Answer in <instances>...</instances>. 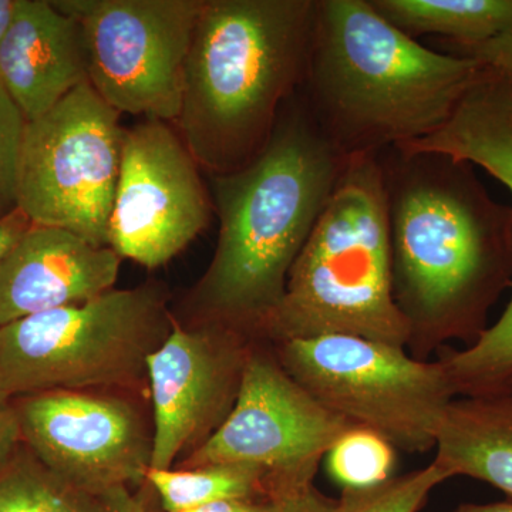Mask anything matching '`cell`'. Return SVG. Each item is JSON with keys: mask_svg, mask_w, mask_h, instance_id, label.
Returning a JSON list of instances; mask_svg holds the SVG:
<instances>
[{"mask_svg": "<svg viewBox=\"0 0 512 512\" xmlns=\"http://www.w3.org/2000/svg\"><path fill=\"white\" fill-rule=\"evenodd\" d=\"M377 157L410 356L429 360L448 340L471 345L512 286V207L491 198L467 161L400 147Z\"/></svg>", "mask_w": 512, "mask_h": 512, "instance_id": "1", "label": "cell"}, {"mask_svg": "<svg viewBox=\"0 0 512 512\" xmlns=\"http://www.w3.org/2000/svg\"><path fill=\"white\" fill-rule=\"evenodd\" d=\"M349 161L298 92L252 163L235 173L208 175L220 235L187 299L192 323H222L258 338Z\"/></svg>", "mask_w": 512, "mask_h": 512, "instance_id": "2", "label": "cell"}, {"mask_svg": "<svg viewBox=\"0 0 512 512\" xmlns=\"http://www.w3.org/2000/svg\"><path fill=\"white\" fill-rule=\"evenodd\" d=\"M480 70L404 35L370 0H318L299 94L340 153L379 156L436 133Z\"/></svg>", "mask_w": 512, "mask_h": 512, "instance_id": "3", "label": "cell"}, {"mask_svg": "<svg viewBox=\"0 0 512 512\" xmlns=\"http://www.w3.org/2000/svg\"><path fill=\"white\" fill-rule=\"evenodd\" d=\"M318 0H204L185 62L174 127L201 170L255 160L301 89Z\"/></svg>", "mask_w": 512, "mask_h": 512, "instance_id": "4", "label": "cell"}, {"mask_svg": "<svg viewBox=\"0 0 512 512\" xmlns=\"http://www.w3.org/2000/svg\"><path fill=\"white\" fill-rule=\"evenodd\" d=\"M328 335L406 350L409 345V326L394 302L389 220L377 156L350 157L258 339L276 345Z\"/></svg>", "mask_w": 512, "mask_h": 512, "instance_id": "5", "label": "cell"}, {"mask_svg": "<svg viewBox=\"0 0 512 512\" xmlns=\"http://www.w3.org/2000/svg\"><path fill=\"white\" fill-rule=\"evenodd\" d=\"M158 282L111 289L82 305L0 328V389L12 399L52 390L136 392L148 357L173 329Z\"/></svg>", "mask_w": 512, "mask_h": 512, "instance_id": "6", "label": "cell"}, {"mask_svg": "<svg viewBox=\"0 0 512 512\" xmlns=\"http://www.w3.org/2000/svg\"><path fill=\"white\" fill-rule=\"evenodd\" d=\"M272 346L286 372L330 412L375 431L397 451L436 448L444 414L458 397L440 357L417 360L406 349L345 335Z\"/></svg>", "mask_w": 512, "mask_h": 512, "instance_id": "7", "label": "cell"}, {"mask_svg": "<svg viewBox=\"0 0 512 512\" xmlns=\"http://www.w3.org/2000/svg\"><path fill=\"white\" fill-rule=\"evenodd\" d=\"M120 117L87 82L26 123L18 210L30 224L66 229L109 247L126 130Z\"/></svg>", "mask_w": 512, "mask_h": 512, "instance_id": "8", "label": "cell"}, {"mask_svg": "<svg viewBox=\"0 0 512 512\" xmlns=\"http://www.w3.org/2000/svg\"><path fill=\"white\" fill-rule=\"evenodd\" d=\"M82 26L89 83L119 113L174 124L204 0H53Z\"/></svg>", "mask_w": 512, "mask_h": 512, "instance_id": "9", "label": "cell"}, {"mask_svg": "<svg viewBox=\"0 0 512 512\" xmlns=\"http://www.w3.org/2000/svg\"><path fill=\"white\" fill-rule=\"evenodd\" d=\"M353 426L306 392L281 365L274 346L256 338L231 413L174 468L241 464L313 483L329 448Z\"/></svg>", "mask_w": 512, "mask_h": 512, "instance_id": "10", "label": "cell"}, {"mask_svg": "<svg viewBox=\"0 0 512 512\" xmlns=\"http://www.w3.org/2000/svg\"><path fill=\"white\" fill-rule=\"evenodd\" d=\"M171 123L140 121L124 130L109 247L147 269L167 265L211 222L201 167Z\"/></svg>", "mask_w": 512, "mask_h": 512, "instance_id": "11", "label": "cell"}, {"mask_svg": "<svg viewBox=\"0 0 512 512\" xmlns=\"http://www.w3.org/2000/svg\"><path fill=\"white\" fill-rule=\"evenodd\" d=\"M119 392L52 390L15 399L22 444L55 476L99 498L146 481L153 426Z\"/></svg>", "mask_w": 512, "mask_h": 512, "instance_id": "12", "label": "cell"}, {"mask_svg": "<svg viewBox=\"0 0 512 512\" xmlns=\"http://www.w3.org/2000/svg\"><path fill=\"white\" fill-rule=\"evenodd\" d=\"M255 336L222 323L184 325L147 362L153 402L150 468H174L215 433L231 413Z\"/></svg>", "mask_w": 512, "mask_h": 512, "instance_id": "13", "label": "cell"}, {"mask_svg": "<svg viewBox=\"0 0 512 512\" xmlns=\"http://www.w3.org/2000/svg\"><path fill=\"white\" fill-rule=\"evenodd\" d=\"M439 151L478 165L512 195V73L481 64L450 120L436 133L402 146ZM458 396L512 392V296L476 342L441 355Z\"/></svg>", "mask_w": 512, "mask_h": 512, "instance_id": "14", "label": "cell"}, {"mask_svg": "<svg viewBox=\"0 0 512 512\" xmlns=\"http://www.w3.org/2000/svg\"><path fill=\"white\" fill-rule=\"evenodd\" d=\"M120 265L110 247L66 229L30 225L0 262V328L92 301L114 289Z\"/></svg>", "mask_w": 512, "mask_h": 512, "instance_id": "15", "label": "cell"}, {"mask_svg": "<svg viewBox=\"0 0 512 512\" xmlns=\"http://www.w3.org/2000/svg\"><path fill=\"white\" fill-rule=\"evenodd\" d=\"M87 82L89 62L79 22L53 0H16L0 42V86L26 121L43 116Z\"/></svg>", "mask_w": 512, "mask_h": 512, "instance_id": "16", "label": "cell"}, {"mask_svg": "<svg viewBox=\"0 0 512 512\" xmlns=\"http://www.w3.org/2000/svg\"><path fill=\"white\" fill-rule=\"evenodd\" d=\"M436 457L451 478L484 481L512 500V392L456 397L437 437Z\"/></svg>", "mask_w": 512, "mask_h": 512, "instance_id": "17", "label": "cell"}, {"mask_svg": "<svg viewBox=\"0 0 512 512\" xmlns=\"http://www.w3.org/2000/svg\"><path fill=\"white\" fill-rule=\"evenodd\" d=\"M404 35L443 36L460 45L487 42L512 32V0H370Z\"/></svg>", "mask_w": 512, "mask_h": 512, "instance_id": "18", "label": "cell"}, {"mask_svg": "<svg viewBox=\"0 0 512 512\" xmlns=\"http://www.w3.org/2000/svg\"><path fill=\"white\" fill-rule=\"evenodd\" d=\"M146 481L157 491L165 512H187L235 498L313 487V483L284 480L262 468L241 464L148 468Z\"/></svg>", "mask_w": 512, "mask_h": 512, "instance_id": "19", "label": "cell"}, {"mask_svg": "<svg viewBox=\"0 0 512 512\" xmlns=\"http://www.w3.org/2000/svg\"><path fill=\"white\" fill-rule=\"evenodd\" d=\"M0 512H100V507L20 446L0 470Z\"/></svg>", "mask_w": 512, "mask_h": 512, "instance_id": "20", "label": "cell"}, {"mask_svg": "<svg viewBox=\"0 0 512 512\" xmlns=\"http://www.w3.org/2000/svg\"><path fill=\"white\" fill-rule=\"evenodd\" d=\"M396 451L375 431L353 426L329 448L326 468L343 490L370 487L394 476Z\"/></svg>", "mask_w": 512, "mask_h": 512, "instance_id": "21", "label": "cell"}, {"mask_svg": "<svg viewBox=\"0 0 512 512\" xmlns=\"http://www.w3.org/2000/svg\"><path fill=\"white\" fill-rule=\"evenodd\" d=\"M450 478L446 468L433 460L429 466L383 483L345 488L329 512H419L431 491Z\"/></svg>", "mask_w": 512, "mask_h": 512, "instance_id": "22", "label": "cell"}, {"mask_svg": "<svg viewBox=\"0 0 512 512\" xmlns=\"http://www.w3.org/2000/svg\"><path fill=\"white\" fill-rule=\"evenodd\" d=\"M25 116L0 86V220L18 211L20 153Z\"/></svg>", "mask_w": 512, "mask_h": 512, "instance_id": "23", "label": "cell"}, {"mask_svg": "<svg viewBox=\"0 0 512 512\" xmlns=\"http://www.w3.org/2000/svg\"><path fill=\"white\" fill-rule=\"evenodd\" d=\"M333 503L335 500H330L313 485L306 490L220 501L187 512H329Z\"/></svg>", "mask_w": 512, "mask_h": 512, "instance_id": "24", "label": "cell"}, {"mask_svg": "<svg viewBox=\"0 0 512 512\" xmlns=\"http://www.w3.org/2000/svg\"><path fill=\"white\" fill-rule=\"evenodd\" d=\"M443 46L450 55L466 57L484 66L512 73V32L473 45H460L444 40Z\"/></svg>", "mask_w": 512, "mask_h": 512, "instance_id": "25", "label": "cell"}, {"mask_svg": "<svg viewBox=\"0 0 512 512\" xmlns=\"http://www.w3.org/2000/svg\"><path fill=\"white\" fill-rule=\"evenodd\" d=\"M22 446V436L15 399L0 389V470L12 460Z\"/></svg>", "mask_w": 512, "mask_h": 512, "instance_id": "26", "label": "cell"}, {"mask_svg": "<svg viewBox=\"0 0 512 512\" xmlns=\"http://www.w3.org/2000/svg\"><path fill=\"white\" fill-rule=\"evenodd\" d=\"M30 225L32 224L28 218L19 210L0 220V262L18 244L19 239L28 231Z\"/></svg>", "mask_w": 512, "mask_h": 512, "instance_id": "27", "label": "cell"}, {"mask_svg": "<svg viewBox=\"0 0 512 512\" xmlns=\"http://www.w3.org/2000/svg\"><path fill=\"white\" fill-rule=\"evenodd\" d=\"M100 512H148L141 501L131 493L130 488H114L97 498Z\"/></svg>", "mask_w": 512, "mask_h": 512, "instance_id": "28", "label": "cell"}, {"mask_svg": "<svg viewBox=\"0 0 512 512\" xmlns=\"http://www.w3.org/2000/svg\"><path fill=\"white\" fill-rule=\"evenodd\" d=\"M454 512H512V500L491 504H461Z\"/></svg>", "mask_w": 512, "mask_h": 512, "instance_id": "29", "label": "cell"}, {"mask_svg": "<svg viewBox=\"0 0 512 512\" xmlns=\"http://www.w3.org/2000/svg\"><path fill=\"white\" fill-rule=\"evenodd\" d=\"M16 0H0V42L9 28L13 12H15Z\"/></svg>", "mask_w": 512, "mask_h": 512, "instance_id": "30", "label": "cell"}]
</instances>
